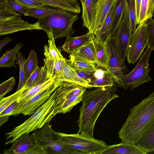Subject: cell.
<instances>
[{"label": "cell", "mask_w": 154, "mask_h": 154, "mask_svg": "<svg viewBox=\"0 0 154 154\" xmlns=\"http://www.w3.org/2000/svg\"><path fill=\"white\" fill-rule=\"evenodd\" d=\"M116 86L99 87L84 93L77 121L79 129L77 133H85L94 137L96 122L101 113L112 100L119 97Z\"/></svg>", "instance_id": "6da1fadb"}, {"label": "cell", "mask_w": 154, "mask_h": 154, "mask_svg": "<svg viewBox=\"0 0 154 154\" xmlns=\"http://www.w3.org/2000/svg\"><path fill=\"white\" fill-rule=\"evenodd\" d=\"M154 125V91L130 109L119 133L122 142L134 144Z\"/></svg>", "instance_id": "7a4b0ae2"}, {"label": "cell", "mask_w": 154, "mask_h": 154, "mask_svg": "<svg viewBox=\"0 0 154 154\" xmlns=\"http://www.w3.org/2000/svg\"><path fill=\"white\" fill-rule=\"evenodd\" d=\"M32 134L35 143L26 154H79L61 139L49 123Z\"/></svg>", "instance_id": "3957f363"}, {"label": "cell", "mask_w": 154, "mask_h": 154, "mask_svg": "<svg viewBox=\"0 0 154 154\" xmlns=\"http://www.w3.org/2000/svg\"><path fill=\"white\" fill-rule=\"evenodd\" d=\"M55 91L48 100L39 108L27 120L16 127L12 131L6 134V139H12L5 142V144L12 143L20 136L43 127L49 123L56 114L54 113L56 106Z\"/></svg>", "instance_id": "277c9868"}, {"label": "cell", "mask_w": 154, "mask_h": 154, "mask_svg": "<svg viewBox=\"0 0 154 154\" xmlns=\"http://www.w3.org/2000/svg\"><path fill=\"white\" fill-rule=\"evenodd\" d=\"M78 15L66 10L59 11L38 19L41 30L45 32L49 38L71 36L73 24L78 20Z\"/></svg>", "instance_id": "5b68a950"}, {"label": "cell", "mask_w": 154, "mask_h": 154, "mask_svg": "<svg viewBox=\"0 0 154 154\" xmlns=\"http://www.w3.org/2000/svg\"><path fill=\"white\" fill-rule=\"evenodd\" d=\"M41 30L38 22L31 23L13 10L7 0H0V35L25 30Z\"/></svg>", "instance_id": "8992f818"}, {"label": "cell", "mask_w": 154, "mask_h": 154, "mask_svg": "<svg viewBox=\"0 0 154 154\" xmlns=\"http://www.w3.org/2000/svg\"><path fill=\"white\" fill-rule=\"evenodd\" d=\"M86 88L72 82L63 81L55 90L54 113H65L82 101Z\"/></svg>", "instance_id": "52a82bcc"}, {"label": "cell", "mask_w": 154, "mask_h": 154, "mask_svg": "<svg viewBox=\"0 0 154 154\" xmlns=\"http://www.w3.org/2000/svg\"><path fill=\"white\" fill-rule=\"evenodd\" d=\"M61 139L79 154H100L107 146L103 140L85 133L66 134L57 132Z\"/></svg>", "instance_id": "ba28073f"}, {"label": "cell", "mask_w": 154, "mask_h": 154, "mask_svg": "<svg viewBox=\"0 0 154 154\" xmlns=\"http://www.w3.org/2000/svg\"><path fill=\"white\" fill-rule=\"evenodd\" d=\"M152 51L147 47L133 70L128 74L123 75L121 87L125 90L129 88L132 91L140 85L152 81L149 74V61Z\"/></svg>", "instance_id": "9c48e42d"}, {"label": "cell", "mask_w": 154, "mask_h": 154, "mask_svg": "<svg viewBox=\"0 0 154 154\" xmlns=\"http://www.w3.org/2000/svg\"><path fill=\"white\" fill-rule=\"evenodd\" d=\"M148 39V24L145 21L132 33L126 55L129 64H134L139 58L147 46Z\"/></svg>", "instance_id": "30bf717a"}, {"label": "cell", "mask_w": 154, "mask_h": 154, "mask_svg": "<svg viewBox=\"0 0 154 154\" xmlns=\"http://www.w3.org/2000/svg\"><path fill=\"white\" fill-rule=\"evenodd\" d=\"M62 82L61 79L59 78L52 86L34 96L24 103L16 106L10 116H16L20 114L24 115H32L48 100Z\"/></svg>", "instance_id": "8fae6325"}, {"label": "cell", "mask_w": 154, "mask_h": 154, "mask_svg": "<svg viewBox=\"0 0 154 154\" xmlns=\"http://www.w3.org/2000/svg\"><path fill=\"white\" fill-rule=\"evenodd\" d=\"M108 55V71L121 87L122 78L126 69L123 64L116 45L115 35L111 36L106 43Z\"/></svg>", "instance_id": "7c38bea8"}, {"label": "cell", "mask_w": 154, "mask_h": 154, "mask_svg": "<svg viewBox=\"0 0 154 154\" xmlns=\"http://www.w3.org/2000/svg\"><path fill=\"white\" fill-rule=\"evenodd\" d=\"M132 33L128 23L127 1L122 21L115 35L118 50L123 64Z\"/></svg>", "instance_id": "4fadbf2b"}, {"label": "cell", "mask_w": 154, "mask_h": 154, "mask_svg": "<svg viewBox=\"0 0 154 154\" xmlns=\"http://www.w3.org/2000/svg\"><path fill=\"white\" fill-rule=\"evenodd\" d=\"M35 142L33 134H23L15 140L11 147L4 151V154H26Z\"/></svg>", "instance_id": "5bb4252c"}, {"label": "cell", "mask_w": 154, "mask_h": 154, "mask_svg": "<svg viewBox=\"0 0 154 154\" xmlns=\"http://www.w3.org/2000/svg\"><path fill=\"white\" fill-rule=\"evenodd\" d=\"M115 0H98L97 13L91 31L95 35L100 29L105 19L113 5Z\"/></svg>", "instance_id": "9a60e30c"}, {"label": "cell", "mask_w": 154, "mask_h": 154, "mask_svg": "<svg viewBox=\"0 0 154 154\" xmlns=\"http://www.w3.org/2000/svg\"><path fill=\"white\" fill-rule=\"evenodd\" d=\"M98 1V0H85L84 2L81 3L83 25L91 33L96 14Z\"/></svg>", "instance_id": "2e32d148"}, {"label": "cell", "mask_w": 154, "mask_h": 154, "mask_svg": "<svg viewBox=\"0 0 154 154\" xmlns=\"http://www.w3.org/2000/svg\"><path fill=\"white\" fill-rule=\"evenodd\" d=\"M100 154H146L136 144L122 142L121 143L108 145Z\"/></svg>", "instance_id": "e0dca14e"}, {"label": "cell", "mask_w": 154, "mask_h": 154, "mask_svg": "<svg viewBox=\"0 0 154 154\" xmlns=\"http://www.w3.org/2000/svg\"><path fill=\"white\" fill-rule=\"evenodd\" d=\"M115 83V80L107 70L97 68L94 72L93 78L88 84L92 88L112 86Z\"/></svg>", "instance_id": "ac0fdd59"}, {"label": "cell", "mask_w": 154, "mask_h": 154, "mask_svg": "<svg viewBox=\"0 0 154 154\" xmlns=\"http://www.w3.org/2000/svg\"><path fill=\"white\" fill-rule=\"evenodd\" d=\"M92 35L88 31L81 36L67 37L65 42L61 47L63 51L70 54L91 40Z\"/></svg>", "instance_id": "d6986e66"}, {"label": "cell", "mask_w": 154, "mask_h": 154, "mask_svg": "<svg viewBox=\"0 0 154 154\" xmlns=\"http://www.w3.org/2000/svg\"><path fill=\"white\" fill-rule=\"evenodd\" d=\"M60 77L55 76L49 79L45 82L38 86L26 89L23 88V91L17 101L18 104L16 106L24 103L34 96L49 88Z\"/></svg>", "instance_id": "ffe728a7"}, {"label": "cell", "mask_w": 154, "mask_h": 154, "mask_svg": "<svg viewBox=\"0 0 154 154\" xmlns=\"http://www.w3.org/2000/svg\"><path fill=\"white\" fill-rule=\"evenodd\" d=\"M65 59L63 56L54 59L45 58L44 59V66L46 70L49 79L57 76L60 77L62 79Z\"/></svg>", "instance_id": "44dd1931"}, {"label": "cell", "mask_w": 154, "mask_h": 154, "mask_svg": "<svg viewBox=\"0 0 154 154\" xmlns=\"http://www.w3.org/2000/svg\"><path fill=\"white\" fill-rule=\"evenodd\" d=\"M46 6L66 10L79 14L81 7L78 0H38Z\"/></svg>", "instance_id": "7402d4cb"}, {"label": "cell", "mask_w": 154, "mask_h": 154, "mask_svg": "<svg viewBox=\"0 0 154 154\" xmlns=\"http://www.w3.org/2000/svg\"><path fill=\"white\" fill-rule=\"evenodd\" d=\"M93 41L96 51L97 65L108 70V55L106 43L93 35Z\"/></svg>", "instance_id": "603a6c76"}, {"label": "cell", "mask_w": 154, "mask_h": 154, "mask_svg": "<svg viewBox=\"0 0 154 154\" xmlns=\"http://www.w3.org/2000/svg\"><path fill=\"white\" fill-rule=\"evenodd\" d=\"M70 55L76 56L97 65L96 51L92 38Z\"/></svg>", "instance_id": "cb8c5ba5"}, {"label": "cell", "mask_w": 154, "mask_h": 154, "mask_svg": "<svg viewBox=\"0 0 154 154\" xmlns=\"http://www.w3.org/2000/svg\"><path fill=\"white\" fill-rule=\"evenodd\" d=\"M49 79L47 76V72L44 66H38L27 80L23 88L26 89L42 84Z\"/></svg>", "instance_id": "d4e9b609"}, {"label": "cell", "mask_w": 154, "mask_h": 154, "mask_svg": "<svg viewBox=\"0 0 154 154\" xmlns=\"http://www.w3.org/2000/svg\"><path fill=\"white\" fill-rule=\"evenodd\" d=\"M63 81L72 82L86 88H91L88 83L80 78L75 70L67 63L65 59L63 68Z\"/></svg>", "instance_id": "484cf974"}, {"label": "cell", "mask_w": 154, "mask_h": 154, "mask_svg": "<svg viewBox=\"0 0 154 154\" xmlns=\"http://www.w3.org/2000/svg\"><path fill=\"white\" fill-rule=\"evenodd\" d=\"M115 2L116 0L107 14L102 26L95 35L105 43L110 37Z\"/></svg>", "instance_id": "4316f807"}, {"label": "cell", "mask_w": 154, "mask_h": 154, "mask_svg": "<svg viewBox=\"0 0 154 154\" xmlns=\"http://www.w3.org/2000/svg\"><path fill=\"white\" fill-rule=\"evenodd\" d=\"M127 1V0H116L110 37L115 34L121 22Z\"/></svg>", "instance_id": "83f0119b"}, {"label": "cell", "mask_w": 154, "mask_h": 154, "mask_svg": "<svg viewBox=\"0 0 154 154\" xmlns=\"http://www.w3.org/2000/svg\"><path fill=\"white\" fill-rule=\"evenodd\" d=\"M69 59H66L67 64L75 70L94 71L95 64L78 56L70 55Z\"/></svg>", "instance_id": "f1b7e54d"}, {"label": "cell", "mask_w": 154, "mask_h": 154, "mask_svg": "<svg viewBox=\"0 0 154 154\" xmlns=\"http://www.w3.org/2000/svg\"><path fill=\"white\" fill-rule=\"evenodd\" d=\"M23 45L20 42L9 51H6L0 59V67H14L17 68L15 62L17 54Z\"/></svg>", "instance_id": "f546056e"}, {"label": "cell", "mask_w": 154, "mask_h": 154, "mask_svg": "<svg viewBox=\"0 0 154 154\" xmlns=\"http://www.w3.org/2000/svg\"><path fill=\"white\" fill-rule=\"evenodd\" d=\"M146 154L154 152V125L136 144Z\"/></svg>", "instance_id": "4dcf8cb0"}, {"label": "cell", "mask_w": 154, "mask_h": 154, "mask_svg": "<svg viewBox=\"0 0 154 154\" xmlns=\"http://www.w3.org/2000/svg\"><path fill=\"white\" fill-rule=\"evenodd\" d=\"M154 12V0H141L138 24L151 19Z\"/></svg>", "instance_id": "1f68e13d"}, {"label": "cell", "mask_w": 154, "mask_h": 154, "mask_svg": "<svg viewBox=\"0 0 154 154\" xmlns=\"http://www.w3.org/2000/svg\"><path fill=\"white\" fill-rule=\"evenodd\" d=\"M39 63L37 54L34 50L30 51L29 55L24 63V69L26 80L37 68Z\"/></svg>", "instance_id": "d6a6232c"}, {"label": "cell", "mask_w": 154, "mask_h": 154, "mask_svg": "<svg viewBox=\"0 0 154 154\" xmlns=\"http://www.w3.org/2000/svg\"><path fill=\"white\" fill-rule=\"evenodd\" d=\"M54 38L48 39V45H44V55L45 58L51 59L63 57L61 51L57 47Z\"/></svg>", "instance_id": "836d02e7"}, {"label": "cell", "mask_w": 154, "mask_h": 154, "mask_svg": "<svg viewBox=\"0 0 154 154\" xmlns=\"http://www.w3.org/2000/svg\"><path fill=\"white\" fill-rule=\"evenodd\" d=\"M61 9L47 7L46 6L41 8L27 9V12L29 16L39 19L58 12Z\"/></svg>", "instance_id": "e575fe53"}, {"label": "cell", "mask_w": 154, "mask_h": 154, "mask_svg": "<svg viewBox=\"0 0 154 154\" xmlns=\"http://www.w3.org/2000/svg\"><path fill=\"white\" fill-rule=\"evenodd\" d=\"M26 60L23 55L20 52H18L16 56L15 61L16 63L18 64L19 67V79L16 91L23 88L27 81L24 66V63Z\"/></svg>", "instance_id": "d590c367"}, {"label": "cell", "mask_w": 154, "mask_h": 154, "mask_svg": "<svg viewBox=\"0 0 154 154\" xmlns=\"http://www.w3.org/2000/svg\"><path fill=\"white\" fill-rule=\"evenodd\" d=\"M128 13L129 25L132 33L136 29L137 24L135 0H128Z\"/></svg>", "instance_id": "8d00e7d4"}, {"label": "cell", "mask_w": 154, "mask_h": 154, "mask_svg": "<svg viewBox=\"0 0 154 154\" xmlns=\"http://www.w3.org/2000/svg\"><path fill=\"white\" fill-rule=\"evenodd\" d=\"M23 91V89L22 88L11 95L0 100V114L8 107L17 101Z\"/></svg>", "instance_id": "74e56055"}, {"label": "cell", "mask_w": 154, "mask_h": 154, "mask_svg": "<svg viewBox=\"0 0 154 154\" xmlns=\"http://www.w3.org/2000/svg\"><path fill=\"white\" fill-rule=\"evenodd\" d=\"M15 81L14 78L12 76L0 84V100L13 89L15 85Z\"/></svg>", "instance_id": "f35d334b"}, {"label": "cell", "mask_w": 154, "mask_h": 154, "mask_svg": "<svg viewBox=\"0 0 154 154\" xmlns=\"http://www.w3.org/2000/svg\"><path fill=\"white\" fill-rule=\"evenodd\" d=\"M27 9L41 8L46 6L38 0H14Z\"/></svg>", "instance_id": "ab89813d"}, {"label": "cell", "mask_w": 154, "mask_h": 154, "mask_svg": "<svg viewBox=\"0 0 154 154\" xmlns=\"http://www.w3.org/2000/svg\"><path fill=\"white\" fill-rule=\"evenodd\" d=\"M148 24L147 47L154 51V18L147 23Z\"/></svg>", "instance_id": "60d3db41"}, {"label": "cell", "mask_w": 154, "mask_h": 154, "mask_svg": "<svg viewBox=\"0 0 154 154\" xmlns=\"http://www.w3.org/2000/svg\"><path fill=\"white\" fill-rule=\"evenodd\" d=\"M11 8L16 12L24 16H29L27 9L14 0H7Z\"/></svg>", "instance_id": "b9f144b4"}, {"label": "cell", "mask_w": 154, "mask_h": 154, "mask_svg": "<svg viewBox=\"0 0 154 154\" xmlns=\"http://www.w3.org/2000/svg\"><path fill=\"white\" fill-rule=\"evenodd\" d=\"M78 75L82 79L89 82L93 77L94 71L75 70Z\"/></svg>", "instance_id": "7bdbcfd3"}, {"label": "cell", "mask_w": 154, "mask_h": 154, "mask_svg": "<svg viewBox=\"0 0 154 154\" xmlns=\"http://www.w3.org/2000/svg\"><path fill=\"white\" fill-rule=\"evenodd\" d=\"M18 104L17 101L8 107L1 114L0 116H10L11 113L14 110Z\"/></svg>", "instance_id": "ee69618b"}, {"label": "cell", "mask_w": 154, "mask_h": 154, "mask_svg": "<svg viewBox=\"0 0 154 154\" xmlns=\"http://www.w3.org/2000/svg\"><path fill=\"white\" fill-rule=\"evenodd\" d=\"M13 38L9 37H6L0 41V52L3 48L8 44L12 41Z\"/></svg>", "instance_id": "f6af8a7d"}, {"label": "cell", "mask_w": 154, "mask_h": 154, "mask_svg": "<svg viewBox=\"0 0 154 154\" xmlns=\"http://www.w3.org/2000/svg\"><path fill=\"white\" fill-rule=\"evenodd\" d=\"M135 1L137 13V24H138L139 19L141 0H135Z\"/></svg>", "instance_id": "bcb514c9"}, {"label": "cell", "mask_w": 154, "mask_h": 154, "mask_svg": "<svg viewBox=\"0 0 154 154\" xmlns=\"http://www.w3.org/2000/svg\"><path fill=\"white\" fill-rule=\"evenodd\" d=\"M10 116H0V126H1L4 123L7 122Z\"/></svg>", "instance_id": "7dc6e473"}, {"label": "cell", "mask_w": 154, "mask_h": 154, "mask_svg": "<svg viewBox=\"0 0 154 154\" xmlns=\"http://www.w3.org/2000/svg\"><path fill=\"white\" fill-rule=\"evenodd\" d=\"M79 0L81 2V3L84 2L85 1V0Z\"/></svg>", "instance_id": "c3c4849f"}, {"label": "cell", "mask_w": 154, "mask_h": 154, "mask_svg": "<svg viewBox=\"0 0 154 154\" xmlns=\"http://www.w3.org/2000/svg\"></svg>", "instance_id": "681fc988"}]
</instances>
